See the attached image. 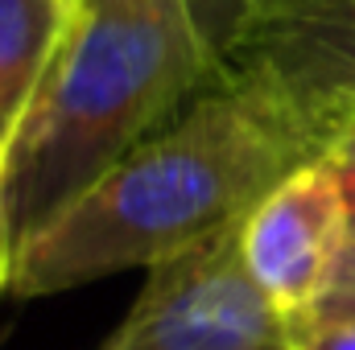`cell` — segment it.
I'll return each mask as SVG.
<instances>
[{"instance_id": "10", "label": "cell", "mask_w": 355, "mask_h": 350, "mask_svg": "<svg viewBox=\"0 0 355 350\" xmlns=\"http://www.w3.org/2000/svg\"><path fill=\"white\" fill-rule=\"evenodd\" d=\"M190 4H194V12H198V21L207 29L211 46H219V37H223V29H227V21H232V12H236L240 0H190Z\"/></svg>"}, {"instance_id": "1", "label": "cell", "mask_w": 355, "mask_h": 350, "mask_svg": "<svg viewBox=\"0 0 355 350\" xmlns=\"http://www.w3.org/2000/svg\"><path fill=\"white\" fill-rule=\"evenodd\" d=\"M310 161H322V149L277 103L215 75L12 256L8 293L50 297L178 260L240 227L268 190Z\"/></svg>"}, {"instance_id": "9", "label": "cell", "mask_w": 355, "mask_h": 350, "mask_svg": "<svg viewBox=\"0 0 355 350\" xmlns=\"http://www.w3.org/2000/svg\"><path fill=\"white\" fill-rule=\"evenodd\" d=\"M318 305L339 309V313H355V243L347 248V256H343L335 280H331V288H327V297H322Z\"/></svg>"}, {"instance_id": "2", "label": "cell", "mask_w": 355, "mask_h": 350, "mask_svg": "<svg viewBox=\"0 0 355 350\" xmlns=\"http://www.w3.org/2000/svg\"><path fill=\"white\" fill-rule=\"evenodd\" d=\"M219 75L190 0H95L0 165L12 256Z\"/></svg>"}, {"instance_id": "12", "label": "cell", "mask_w": 355, "mask_h": 350, "mask_svg": "<svg viewBox=\"0 0 355 350\" xmlns=\"http://www.w3.org/2000/svg\"><path fill=\"white\" fill-rule=\"evenodd\" d=\"M83 4H95V0H83Z\"/></svg>"}, {"instance_id": "7", "label": "cell", "mask_w": 355, "mask_h": 350, "mask_svg": "<svg viewBox=\"0 0 355 350\" xmlns=\"http://www.w3.org/2000/svg\"><path fill=\"white\" fill-rule=\"evenodd\" d=\"M289 350H355V313L310 305L285 317Z\"/></svg>"}, {"instance_id": "3", "label": "cell", "mask_w": 355, "mask_h": 350, "mask_svg": "<svg viewBox=\"0 0 355 350\" xmlns=\"http://www.w3.org/2000/svg\"><path fill=\"white\" fill-rule=\"evenodd\" d=\"M219 75L277 103L322 157L355 128V0H240Z\"/></svg>"}, {"instance_id": "4", "label": "cell", "mask_w": 355, "mask_h": 350, "mask_svg": "<svg viewBox=\"0 0 355 350\" xmlns=\"http://www.w3.org/2000/svg\"><path fill=\"white\" fill-rule=\"evenodd\" d=\"M240 227L149 268L145 293L99 350H289L285 317L244 264Z\"/></svg>"}, {"instance_id": "11", "label": "cell", "mask_w": 355, "mask_h": 350, "mask_svg": "<svg viewBox=\"0 0 355 350\" xmlns=\"http://www.w3.org/2000/svg\"><path fill=\"white\" fill-rule=\"evenodd\" d=\"M0 288H8V248H4V219H0Z\"/></svg>"}, {"instance_id": "5", "label": "cell", "mask_w": 355, "mask_h": 350, "mask_svg": "<svg viewBox=\"0 0 355 350\" xmlns=\"http://www.w3.org/2000/svg\"><path fill=\"white\" fill-rule=\"evenodd\" d=\"M352 248V214L331 161H310L268 190L240 227V252L268 297L289 317L318 305Z\"/></svg>"}, {"instance_id": "6", "label": "cell", "mask_w": 355, "mask_h": 350, "mask_svg": "<svg viewBox=\"0 0 355 350\" xmlns=\"http://www.w3.org/2000/svg\"><path fill=\"white\" fill-rule=\"evenodd\" d=\"M79 17L83 0H0V165L17 145Z\"/></svg>"}, {"instance_id": "8", "label": "cell", "mask_w": 355, "mask_h": 350, "mask_svg": "<svg viewBox=\"0 0 355 350\" xmlns=\"http://www.w3.org/2000/svg\"><path fill=\"white\" fill-rule=\"evenodd\" d=\"M327 161H331V169L339 177V185H343V198H347V214H352V243H355V128L327 153Z\"/></svg>"}]
</instances>
